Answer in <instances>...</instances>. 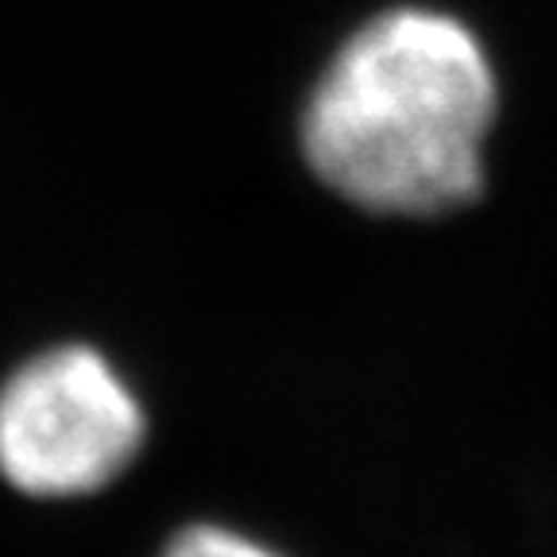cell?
Returning a JSON list of instances; mask_svg holds the SVG:
<instances>
[{"mask_svg": "<svg viewBox=\"0 0 557 557\" xmlns=\"http://www.w3.org/2000/svg\"><path fill=\"white\" fill-rule=\"evenodd\" d=\"M496 74L461 20L392 9L337 51L310 97L313 174L352 206L442 218L484 190Z\"/></svg>", "mask_w": 557, "mask_h": 557, "instance_id": "1", "label": "cell"}, {"mask_svg": "<svg viewBox=\"0 0 557 557\" xmlns=\"http://www.w3.org/2000/svg\"><path fill=\"white\" fill-rule=\"evenodd\" d=\"M148 418L109 360L59 345L0 387V476L39 499L94 496L144 445Z\"/></svg>", "mask_w": 557, "mask_h": 557, "instance_id": "2", "label": "cell"}, {"mask_svg": "<svg viewBox=\"0 0 557 557\" xmlns=\"http://www.w3.org/2000/svg\"><path fill=\"white\" fill-rule=\"evenodd\" d=\"M163 557H278L260 542L244 539L225 527H190L166 546Z\"/></svg>", "mask_w": 557, "mask_h": 557, "instance_id": "3", "label": "cell"}]
</instances>
